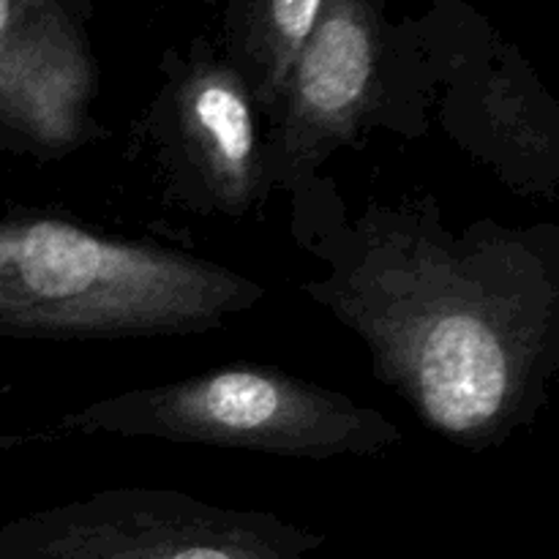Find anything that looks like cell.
Masks as SVG:
<instances>
[{
	"label": "cell",
	"mask_w": 559,
	"mask_h": 559,
	"mask_svg": "<svg viewBox=\"0 0 559 559\" xmlns=\"http://www.w3.org/2000/svg\"><path fill=\"white\" fill-rule=\"evenodd\" d=\"M320 535L180 491L109 489L0 527V559H306Z\"/></svg>",
	"instance_id": "5"
},
{
	"label": "cell",
	"mask_w": 559,
	"mask_h": 559,
	"mask_svg": "<svg viewBox=\"0 0 559 559\" xmlns=\"http://www.w3.org/2000/svg\"><path fill=\"white\" fill-rule=\"evenodd\" d=\"M164 82L147 112V136L183 205L246 216L267 194L254 98L205 38L169 49Z\"/></svg>",
	"instance_id": "7"
},
{
	"label": "cell",
	"mask_w": 559,
	"mask_h": 559,
	"mask_svg": "<svg viewBox=\"0 0 559 559\" xmlns=\"http://www.w3.org/2000/svg\"><path fill=\"white\" fill-rule=\"evenodd\" d=\"M74 3L76 5H80V11H82V14H91V9H93V3H98V0H74ZM102 3H107V0H102Z\"/></svg>",
	"instance_id": "11"
},
{
	"label": "cell",
	"mask_w": 559,
	"mask_h": 559,
	"mask_svg": "<svg viewBox=\"0 0 559 559\" xmlns=\"http://www.w3.org/2000/svg\"><path fill=\"white\" fill-rule=\"evenodd\" d=\"M325 0H227L222 58L240 74L260 115L273 107Z\"/></svg>",
	"instance_id": "9"
},
{
	"label": "cell",
	"mask_w": 559,
	"mask_h": 559,
	"mask_svg": "<svg viewBox=\"0 0 559 559\" xmlns=\"http://www.w3.org/2000/svg\"><path fill=\"white\" fill-rule=\"evenodd\" d=\"M63 5H74L80 11L74 0H0V47Z\"/></svg>",
	"instance_id": "10"
},
{
	"label": "cell",
	"mask_w": 559,
	"mask_h": 559,
	"mask_svg": "<svg viewBox=\"0 0 559 559\" xmlns=\"http://www.w3.org/2000/svg\"><path fill=\"white\" fill-rule=\"evenodd\" d=\"M60 431L151 437L289 459L380 456L402 429L347 393L273 366H224L189 380L136 388L63 415Z\"/></svg>",
	"instance_id": "3"
},
{
	"label": "cell",
	"mask_w": 559,
	"mask_h": 559,
	"mask_svg": "<svg viewBox=\"0 0 559 559\" xmlns=\"http://www.w3.org/2000/svg\"><path fill=\"white\" fill-rule=\"evenodd\" d=\"M435 96L415 20L393 22L385 0H325L267 109L262 169L267 189L298 191L366 129L409 118Z\"/></svg>",
	"instance_id": "4"
},
{
	"label": "cell",
	"mask_w": 559,
	"mask_h": 559,
	"mask_svg": "<svg viewBox=\"0 0 559 559\" xmlns=\"http://www.w3.org/2000/svg\"><path fill=\"white\" fill-rule=\"evenodd\" d=\"M262 298L260 284L216 262L38 211H0L3 338L186 336Z\"/></svg>",
	"instance_id": "2"
},
{
	"label": "cell",
	"mask_w": 559,
	"mask_h": 559,
	"mask_svg": "<svg viewBox=\"0 0 559 559\" xmlns=\"http://www.w3.org/2000/svg\"><path fill=\"white\" fill-rule=\"evenodd\" d=\"M82 20L63 5L0 47V147L58 158L102 134L91 118L98 74Z\"/></svg>",
	"instance_id": "8"
},
{
	"label": "cell",
	"mask_w": 559,
	"mask_h": 559,
	"mask_svg": "<svg viewBox=\"0 0 559 559\" xmlns=\"http://www.w3.org/2000/svg\"><path fill=\"white\" fill-rule=\"evenodd\" d=\"M295 235L328 262L304 293L429 429L484 451L535 420L559 364L557 227L453 233L435 200H404L353 222L300 216Z\"/></svg>",
	"instance_id": "1"
},
{
	"label": "cell",
	"mask_w": 559,
	"mask_h": 559,
	"mask_svg": "<svg viewBox=\"0 0 559 559\" xmlns=\"http://www.w3.org/2000/svg\"><path fill=\"white\" fill-rule=\"evenodd\" d=\"M415 27L431 87H445L448 131L473 118L469 153L511 186L557 197V107L519 47L467 0H431Z\"/></svg>",
	"instance_id": "6"
}]
</instances>
